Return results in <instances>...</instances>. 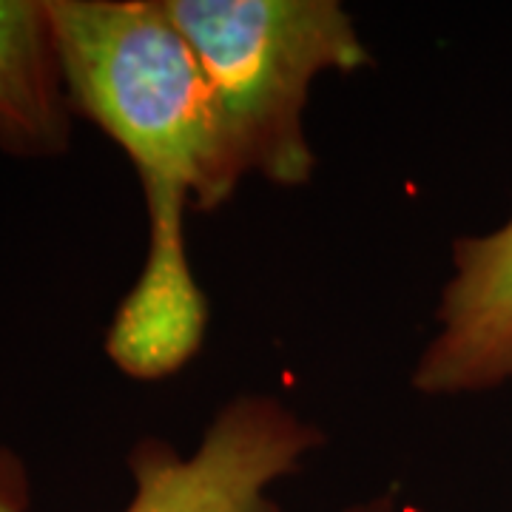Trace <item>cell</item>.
<instances>
[{
  "label": "cell",
  "mask_w": 512,
  "mask_h": 512,
  "mask_svg": "<svg viewBox=\"0 0 512 512\" xmlns=\"http://www.w3.org/2000/svg\"><path fill=\"white\" fill-rule=\"evenodd\" d=\"M69 106L128 154L148 211L146 265L111 322L106 350L134 379L194 359L208 302L185 251L211 148V100L197 57L160 0H49Z\"/></svg>",
  "instance_id": "6da1fadb"
},
{
  "label": "cell",
  "mask_w": 512,
  "mask_h": 512,
  "mask_svg": "<svg viewBox=\"0 0 512 512\" xmlns=\"http://www.w3.org/2000/svg\"><path fill=\"white\" fill-rule=\"evenodd\" d=\"M197 57L211 100V148L197 211H211L248 174L305 185L313 151L305 106L316 74L370 63L336 0H160Z\"/></svg>",
  "instance_id": "7a4b0ae2"
},
{
  "label": "cell",
  "mask_w": 512,
  "mask_h": 512,
  "mask_svg": "<svg viewBox=\"0 0 512 512\" xmlns=\"http://www.w3.org/2000/svg\"><path fill=\"white\" fill-rule=\"evenodd\" d=\"M322 433L271 396H239L211 419L183 458L168 441H140L131 458L134 495L123 512H279L265 490L299 470ZM0 512H20L0 493Z\"/></svg>",
  "instance_id": "3957f363"
},
{
  "label": "cell",
  "mask_w": 512,
  "mask_h": 512,
  "mask_svg": "<svg viewBox=\"0 0 512 512\" xmlns=\"http://www.w3.org/2000/svg\"><path fill=\"white\" fill-rule=\"evenodd\" d=\"M436 322L410 379L419 393L464 396L512 382V217L490 234L453 242V276Z\"/></svg>",
  "instance_id": "277c9868"
},
{
  "label": "cell",
  "mask_w": 512,
  "mask_h": 512,
  "mask_svg": "<svg viewBox=\"0 0 512 512\" xmlns=\"http://www.w3.org/2000/svg\"><path fill=\"white\" fill-rule=\"evenodd\" d=\"M69 109L46 3L0 0V146L18 154L63 151Z\"/></svg>",
  "instance_id": "5b68a950"
},
{
  "label": "cell",
  "mask_w": 512,
  "mask_h": 512,
  "mask_svg": "<svg viewBox=\"0 0 512 512\" xmlns=\"http://www.w3.org/2000/svg\"><path fill=\"white\" fill-rule=\"evenodd\" d=\"M345 512H399V507H396V495L382 493L376 495V498H370V501H362V504L350 507Z\"/></svg>",
  "instance_id": "8992f818"
}]
</instances>
